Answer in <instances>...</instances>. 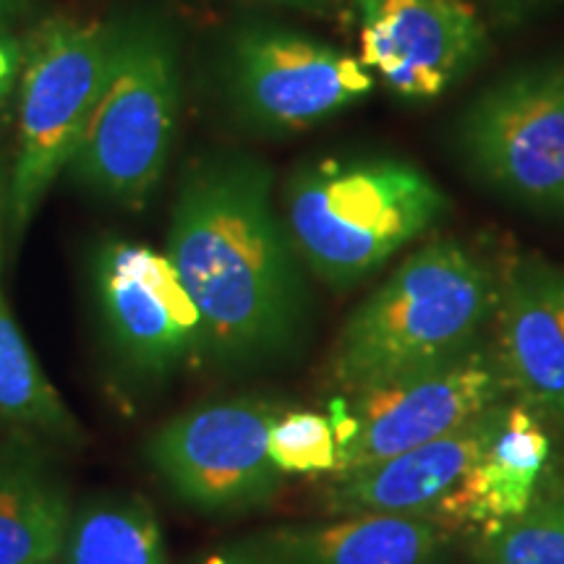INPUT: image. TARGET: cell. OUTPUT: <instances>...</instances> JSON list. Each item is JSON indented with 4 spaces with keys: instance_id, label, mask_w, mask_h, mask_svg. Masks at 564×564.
I'll return each instance as SVG.
<instances>
[{
    "instance_id": "e0dca14e",
    "label": "cell",
    "mask_w": 564,
    "mask_h": 564,
    "mask_svg": "<svg viewBox=\"0 0 564 564\" xmlns=\"http://www.w3.org/2000/svg\"><path fill=\"white\" fill-rule=\"evenodd\" d=\"M6 188L9 178L0 175V423L26 440L76 447L84 442L79 421L47 382L45 371L13 319L3 291Z\"/></svg>"
},
{
    "instance_id": "9c48e42d",
    "label": "cell",
    "mask_w": 564,
    "mask_h": 564,
    "mask_svg": "<svg viewBox=\"0 0 564 564\" xmlns=\"http://www.w3.org/2000/svg\"><path fill=\"white\" fill-rule=\"evenodd\" d=\"M502 400L512 394L489 335L453 361L335 403L337 470L382 463L440 440Z\"/></svg>"
},
{
    "instance_id": "277c9868",
    "label": "cell",
    "mask_w": 564,
    "mask_h": 564,
    "mask_svg": "<svg viewBox=\"0 0 564 564\" xmlns=\"http://www.w3.org/2000/svg\"><path fill=\"white\" fill-rule=\"evenodd\" d=\"M178 108V42L165 21H116L108 82L66 167L70 178L100 199L139 209L171 160Z\"/></svg>"
},
{
    "instance_id": "30bf717a",
    "label": "cell",
    "mask_w": 564,
    "mask_h": 564,
    "mask_svg": "<svg viewBox=\"0 0 564 564\" xmlns=\"http://www.w3.org/2000/svg\"><path fill=\"white\" fill-rule=\"evenodd\" d=\"M91 291L112 356L139 382H165L202 352V316L165 251L110 238L91 257Z\"/></svg>"
},
{
    "instance_id": "7c38bea8",
    "label": "cell",
    "mask_w": 564,
    "mask_h": 564,
    "mask_svg": "<svg viewBox=\"0 0 564 564\" xmlns=\"http://www.w3.org/2000/svg\"><path fill=\"white\" fill-rule=\"evenodd\" d=\"M491 343L512 400L564 429V264L528 253L499 272Z\"/></svg>"
},
{
    "instance_id": "ba28073f",
    "label": "cell",
    "mask_w": 564,
    "mask_h": 564,
    "mask_svg": "<svg viewBox=\"0 0 564 564\" xmlns=\"http://www.w3.org/2000/svg\"><path fill=\"white\" fill-rule=\"evenodd\" d=\"M280 419L264 400H220L175 415L147 442V460L183 505L238 514L270 505L285 474L270 455Z\"/></svg>"
},
{
    "instance_id": "52a82bcc",
    "label": "cell",
    "mask_w": 564,
    "mask_h": 564,
    "mask_svg": "<svg viewBox=\"0 0 564 564\" xmlns=\"http://www.w3.org/2000/svg\"><path fill=\"white\" fill-rule=\"evenodd\" d=\"M217 76L232 118L262 137L314 129L373 89L361 58L280 21H241L223 37Z\"/></svg>"
},
{
    "instance_id": "7402d4cb",
    "label": "cell",
    "mask_w": 564,
    "mask_h": 564,
    "mask_svg": "<svg viewBox=\"0 0 564 564\" xmlns=\"http://www.w3.org/2000/svg\"><path fill=\"white\" fill-rule=\"evenodd\" d=\"M26 37L17 34V30L0 32V118H3L6 105H9L13 89L21 79V68H24Z\"/></svg>"
},
{
    "instance_id": "8fae6325",
    "label": "cell",
    "mask_w": 564,
    "mask_h": 564,
    "mask_svg": "<svg viewBox=\"0 0 564 564\" xmlns=\"http://www.w3.org/2000/svg\"><path fill=\"white\" fill-rule=\"evenodd\" d=\"M361 63L398 100L434 102L491 53L489 21L474 0H348Z\"/></svg>"
},
{
    "instance_id": "603a6c76",
    "label": "cell",
    "mask_w": 564,
    "mask_h": 564,
    "mask_svg": "<svg viewBox=\"0 0 564 564\" xmlns=\"http://www.w3.org/2000/svg\"><path fill=\"white\" fill-rule=\"evenodd\" d=\"M246 3L306 13V17L319 19H343L348 13V0H246Z\"/></svg>"
},
{
    "instance_id": "5bb4252c",
    "label": "cell",
    "mask_w": 564,
    "mask_h": 564,
    "mask_svg": "<svg viewBox=\"0 0 564 564\" xmlns=\"http://www.w3.org/2000/svg\"><path fill=\"white\" fill-rule=\"evenodd\" d=\"M444 523L403 514H343L335 523H293L232 539L202 564H447Z\"/></svg>"
},
{
    "instance_id": "9a60e30c",
    "label": "cell",
    "mask_w": 564,
    "mask_h": 564,
    "mask_svg": "<svg viewBox=\"0 0 564 564\" xmlns=\"http://www.w3.org/2000/svg\"><path fill=\"white\" fill-rule=\"evenodd\" d=\"M74 510L40 442L19 434L0 442V564L58 562Z\"/></svg>"
},
{
    "instance_id": "7a4b0ae2",
    "label": "cell",
    "mask_w": 564,
    "mask_h": 564,
    "mask_svg": "<svg viewBox=\"0 0 564 564\" xmlns=\"http://www.w3.org/2000/svg\"><path fill=\"white\" fill-rule=\"evenodd\" d=\"M499 272L457 238L408 253L352 308L333 348V379L361 394L474 350L491 335Z\"/></svg>"
},
{
    "instance_id": "4fadbf2b",
    "label": "cell",
    "mask_w": 564,
    "mask_h": 564,
    "mask_svg": "<svg viewBox=\"0 0 564 564\" xmlns=\"http://www.w3.org/2000/svg\"><path fill=\"white\" fill-rule=\"evenodd\" d=\"M512 400L486 408L474 421L403 455L337 470L327 489L335 514H403L442 523L444 507L474 474L502 432Z\"/></svg>"
},
{
    "instance_id": "6da1fadb",
    "label": "cell",
    "mask_w": 564,
    "mask_h": 564,
    "mask_svg": "<svg viewBox=\"0 0 564 564\" xmlns=\"http://www.w3.org/2000/svg\"><path fill=\"white\" fill-rule=\"evenodd\" d=\"M272 186L267 162L215 154L173 207L165 253L202 316L199 358L225 371L288 364L312 329V291Z\"/></svg>"
},
{
    "instance_id": "ac0fdd59",
    "label": "cell",
    "mask_w": 564,
    "mask_h": 564,
    "mask_svg": "<svg viewBox=\"0 0 564 564\" xmlns=\"http://www.w3.org/2000/svg\"><path fill=\"white\" fill-rule=\"evenodd\" d=\"M61 564H167L152 507L126 494H100L70 518Z\"/></svg>"
},
{
    "instance_id": "44dd1931",
    "label": "cell",
    "mask_w": 564,
    "mask_h": 564,
    "mask_svg": "<svg viewBox=\"0 0 564 564\" xmlns=\"http://www.w3.org/2000/svg\"><path fill=\"white\" fill-rule=\"evenodd\" d=\"M474 3L481 9L489 24L499 30H520V26L544 19L564 0H474Z\"/></svg>"
},
{
    "instance_id": "8992f818",
    "label": "cell",
    "mask_w": 564,
    "mask_h": 564,
    "mask_svg": "<svg viewBox=\"0 0 564 564\" xmlns=\"http://www.w3.org/2000/svg\"><path fill=\"white\" fill-rule=\"evenodd\" d=\"M453 150L486 192L564 223V55L507 68L453 123Z\"/></svg>"
},
{
    "instance_id": "5b68a950",
    "label": "cell",
    "mask_w": 564,
    "mask_h": 564,
    "mask_svg": "<svg viewBox=\"0 0 564 564\" xmlns=\"http://www.w3.org/2000/svg\"><path fill=\"white\" fill-rule=\"evenodd\" d=\"M116 21L51 17L26 37L19 79L17 158L6 188V232L19 243L66 171L108 82Z\"/></svg>"
},
{
    "instance_id": "cb8c5ba5",
    "label": "cell",
    "mask_w": 564,
    "mask_h": 564,
    "mask_svg": "<svg viewBox=\"0 0 564 564\" xmlns=\"http://www.w3.org/2000/svg\"><path fill=\"white\" fill-rule=\"evenodd\" d=\"M34 3H37V0H0V32L13 30V24H17L21 17H26Z\"/></svg>"
},
{
    "instance_id": "3957f363",
    "label": "cell",
    "mask_w": 564,
    "mask_h": 564,
    "mask_svg": "<svg viewBox=\"0 0 564 564\" xmlns=\"http://www.w3.org/2000/svg\"><path fill=\"white\" fill-rule=\"evenodd\" d=\"M282 207L301 262L324 285L348 291L440 225L449 199L400 154L343 152L295 167Z\"/></svg>"
},
{
    "instance_id": "d6986e66",
    "label": "cell",
    "mask_w": 564,
    "mask_h": 564,
    "mask_svg": "<svg viewBox=\"0 0 564 564\" xmlns=\"http://www.w3.org/2000/svg\"><path fill=\"white\" fill-rule=\"evenodd\" d=\"M476 564H564V494L539 491L518 518L481 528Z\"/></svg>"
},
{
    "instance_id": "ffe728a7",
    "label": "cell",
    "mask_w": 564,
    "mask_h": 564,
    "mask_svg": "<svg viewBox=\"0 0 564 564\" xmlns=\"http://www.w3.org/2000/svg\"><path fill=\"white\" fill-rule=\"evenodd\" d=\"M270 455L282 474H335L337 434L333 419L319 413H288L274 421Z\"/></svg>"
},
{
    "instance_id": "2e32d148",
    "label": "cell",
    "mask_w": 564,
    "mask_h": 564,
    "mask_svg": "<svg viewBox=\"0 0 564 564\" xmlns=\"http://www.w3.org/2000/svg\"><path fill=\"white\" fill-rule=\"evenodd\" d=\"M549 453L552 440L546 434V423L523 403L512 400L502 432L444 507L442 523L486 528L518 518L539 494Z\"/></svg>"
},
{
    "instance_id": "d4e9b609",
    "label": "cell",
    "mask_w": 564,
    "mask_h": 564,
    "mask_svg": "<svg viewBox=\"0 0 564 564\" xmlns=\"http://www.w3.org/2000/svg\"><path fill=\"white\" fill-rule=\"evenodd\" d=\"M37 564H61V562H37Z\"/></svg>"
}]
</instances>
